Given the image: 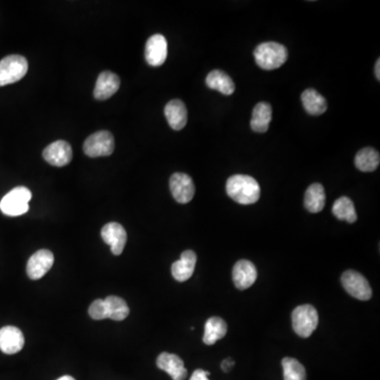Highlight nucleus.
<instances>
[{
    "label": "nucleus",
    "mask_w": 380,
    "mask_h": 380,
    "mask_svg": "<svg viewBox=\"0 0 380 380\" xmlns=\"http://www.w3.org/2000/svg\"><path fill=\"white\" fill-rule=\"evenodd\" d=\"M226 193L239 204H254L260 199V185L252 176L235 174L227 180Z\"/></svg>",
    "instance_id": "obj_1"
},
{
    "label": "nucleus",
    "mask_w": 380,
    "mask_h": 380,
    "mask_svg": "<svg viewBox=\"0 0 380 380\" xmlns=\"http://www.w3.org/2000/svg\"><path fill=\"white\" fill-rule=\"evenodd\" d=\"M211 375V373L204 370L198 369L193 372V375L190 377V380H209V376Z\"/></svg>",
    "instance_id": "obj_29"
},
{
    "label": "nucleus",
    "mask_w": 380,
    "mask_h": 380,
    "mask_svg": "<svg viewBox=\"0 0 380 380\" xmlns=\"http://www.w3.org/2000/svg\"><path fill=\"white\" fill-rule=\"evenodd\" d=\"M28 60L21 56H9L0 60V87L14 84L28 72Z\"/></svg>",
    "instance_id": "obj_5"
},
{
    "label": "nucleus",
    "mask_w": 380,
    "mask_h": 380,
    "mask_svg": "<svg viewBox=\"0 0 380 380\" xmlns=\"http://www.w3.org/2000/svg\"><path fill=\"white\" fill-rule=\"evenodd\" d=\"M258 273L256 266L248 260H240L235 264L233 270V280L237 289L244 291L250 289L256 282Z\"/></svg>",
    "instance_id": "obj_15"
},
{
    "label": "nucleus",
    "mask_w": 380,
    "mask_h": 380,
    "mask_svg": "<svg viewBox=\"0 0 380 380\" xmlns=\"http://www.w3.org/2000/svg\"><path fill=\"white\" fill-rule=\"evenodd\" d=\"M257 64L264 70H275L283 66L289 58V51L278 43H263L254 49Z\"/></svg>",
    "instance_id": "obj_2"
},
{
    "label": "nucleus",
    "mask_w": 380,
    "mask_h": 380,
    "mask_svg": "<svg viewBox=\"0 0 380 380\" xmlns=\"http://www.w3.org/2000/svg\"><path fill=\"white\" fill-rule=\"evenodd\" d=\"M32 199L30 189L23 186L12 189L0 202V211L10 217H17L29 211V202Z\"/></svg>",
    "instance_id": "obj_4"
},
{
    "label": "nucleus",
    "mask_w": 380,
    "mask_h": 380,
    "mask_svg": "<svg viewBox=\"0 0 380 380\" xmlns=\"http://www.w3.org/2000/svg\"><path fill=\"white\" fill-rule=\"evenodd\" d=\"M170 191L178 203L186 204L195 197V187L193 179L188 174L176 172L170 178Z\"/></svg>",
    "instance_id": "obj_8"
},
{
    "label": "nucleus",
    "mask_w": 380,
    "mask_h": 380,
    "mask_svg": "<svg viewBox=\"0 0 380 380\" xmlns=\"http://www.w3.org/2000/svg\"><path fill=\"white\" fill-rule=\"evenodd\" d=\"M342 283L346 293L358 300L368 301L372 297V289L368 280L355 270H346L342 274Z\"/></svg>",
    "instance_id": "obj_7"
},
{
    "label": "nucleus",
    "mask_w": 380,
    "mask_h": 380,
    "mask_svg": "<svg viewBox=\"0 0 380 380\" xmlns=\"http://www.w3.org/2000/svg\"><path fill=\"white\" fill-rule=\"evenodd\" d=\"M104 301H105L106 309H107L108 318L115 321H121L128 317L130 311H129L126 301L123 298L117 297V296H109Z\"/></svg>",
    "instance_id": "obj_25"
},
{
    "label": "nucleus",
    "mask_w": 380,
    "mask_h": 380,
    "mask_svg": "<svg viewBox=\"0 0 380 380\" xmlns=\"http://www.w3.org/2000/svg\"><path fill=\"white\" fill-rule=\"evenodd\" d=\"M56 380H75L74 379L72 376L66 375V376H62V377L58 378V379Z\"/></svg>",
    "instance_id": "obj_32"
},
{
    "label": "nucleus",
    "mask_w": 380,
    "mask_h": 380,
    "mask_svg": "<svg viewBox=\"0 0 380 380\" xmlns=\"http://www.w3.org/2000/svg\"><path fill=\"white\" fill-rule=\"evenodd\" d=\"M166 119L174 130H182L187 124V109L185 104L180 99H172L166 105Z\"/></svg>",
    "instance_id": "obj_18"
},
{
    "label": "nucleus",
    "mask_w": 380,
    "mask_h": 380,
    "mask_svg": "<svg viewBox=\"0 0 380 380\" xmlns=\"http://www.w3.org/2000/svg\"><path fill=\"white\" fill-rule=\"evenodd\" d=\"M84 152L90 158L108 156L115 152V138L109 131L93 133L84 143Z\"/></svg>",
    "instance_id": "obj_6"
},
{
    "label": "nucleus",
    "mask_w": 380,
    "mask_h": 380,
    "mask_svg": "<svg viewBox=\"0 0 380 380\" xmlns=\"http://www.w3.org/2000/svg\"><path fill=\"white\" fill-rule=\"evenodd\" d=\"M272 117H273V109L270 104L263 103V102L257 104L252 110L250 127L254 132H266L270 127Z\"/></svg>",
    "instance_id": "obj_19"
},
{
    "label": "nucleus",
    "mask_w": 380,
    "mask_h": 380,
    "mask_svg": "<svg viewBox=\"0 0 380 380\" xmlns=\"http://www.w3.org/2000/svg\"><path fill=\"white\" fill-rule=\"evenodd\" d=\"M325 205V190L321 184H311L305 195V206L311 213H320Z\"/></svg>",
    "instance_id": "obj_21"
},
{
    "label": "nucleus",
    "mask_w": 380,
    "mask_h": 380,
    "mask_svg": "<svg viewBox=\"0 0 380 380\" xmlns=\"http://www.w3.org/2000/svg\"><path fill=\"white\" fill-rule=\"evenodd\" d=\"M43 156L50 165L64 167L71 162L73 152L69 143L60 140L47 146Z\"/></svg>",
    "instance_id": "obj_9"
},
{
    "label": "nucleus",
    "mask_w": 380,
    "mask_h": 380,
    "mask_svg": "<svg viewBox=\"0 0 380 380\" xmlns=\"http://www.w3.org/2000/svg\"><path fill=\"white\" fill-rule=\"evenodd\" d=\"M226 333V322L220 317H211L205 323L203 342L207 346H213L220 339L224 338Z\"/></svg>",
    "instance_id": "obj_23"
},
{
    "label": "nucleus",
    "mask_w": 380,
    "mask_h": 380,
    "mask_svg": "<svg viewBox=\"0 0 380 380\" xmlns=\"http://www.w3.org/2000/svg\"><path fill=\"white\" fill-rule=\"evenodd\" d=\"M121 86L119 75L110 71H104L97 78V85L94 89V97L99 101H105L117 93Z\"/></svg>",
    "instance_id": "obj_16"
},
{
    "label": "nucleus",
    "mask_w": 380,
    "mask_h": 380,
    "mask_svg": "<svg viewBox=\"0 0 380 380\" xmlns=\"http://www.w3.org/2000/svg\"><path fill=\"white\" fill-rule=\"evenodd\" d=\"M158 369L165 371L172 380H185L187 377V370L184 366L181 357L170 353H162L156 359Z\"/></svg>",
    "instance_id": "obj_14"
},
{
    "label": "nucleus",
    "mask_w": 380,
    "mask_h": 380,
    "mask_svg": "<svg viewBox=\"0 0 380 380\" xmlns=\"http://www.w3.org/2000/svg\"><path fill=\"white\" fill-rule=\"evenodd\" d=\"M195 264H197V254L193 250H185L182 252L180 260L172 264V276L176 281H187L193 275Z\"/></svg>",
    "instance_id": "obj_17"
},
{
    "label": "nucleus",
    "mask_w": 380,
    "mask_h": 380,
    "mask_svg": "<svg viewBox=\"0 0 380 380\" xmlns=\"http://www.w3.org/2000/svg\"><path fill=\"white\" fill-rule=\"evenodd\" d=\"M292 322L294 331L298 336L309 338L318 326L319 316L317 309L311 305L296 307L292 314Z\"/></svg>",
    "instance_id": "obj_3"
},
{
    "label": "nucleus",
    "mask_w": 380,
    "mask_h": 380,
    "mask_svg": "<svg viewBox=\"0 0 380 380\" xmlns=\"http://www.w3.org/2000/svg\"><path fill=\"white\" fill-rule=\"evenodd\" d=\"M379 152L371 147H366L357 152L355 158V165L357 169L364 172L375 171L379 166Z\"/></svg>",
    "instance_id": "obj_24"
},
{
    "label": "nucleus",
    "mask_w": 380,
    "mask_h": 380,
    "mask_svg": "<svg viewBox=\"0 0 380 380\" xmlns=\"http://www.w3.org/2000/svg\"><path fill=\"white\" fill-rule=\"evenodd\" d=\"M281 364L284 380H307L305 366L295 358H283Z\"/></svg>",
    "instance_id": "obj_27"
},
{
    "label": "nucleus",
    "mask_w": 380,
    "mask_h": 380,
    "mask_svg": "<svg viewBox=\"0 0 380 380\" xmlns=\"http://www.w3.org/2000/svg\"><path fill=\"white\" fill-rule=\"evenodd\" d=\"M102 238L110 246L111 252L115 256H119L124 250L127 242V233L124 227L117 222L106 224L102 228Z\"/></svg>",
    "instance_id": "obj_12"
},
{
    "label": "nucleus",
    "mask_w": 380,
    "mask_h": 380,
    "mask_svg": "<svg viewBox=\"0 0 380 380\" xmlns=\"http://www.w3.org/2000/svg\"><path fill=\"white\" fill-rule=\"evenodd\" d=\"M206 85L211 89L217 90L224 95H232L236 89L234 80L220 70H213L207 75Z\"/></svg>",
    "instance_id": "obj_22"
},
{
    "label": "nucleus",
    "mask_w": 380,
    "mask_h": 380,
    "mask_svg": "<svg viewBox=\"0 0 380 380\" xmlns=\"http://www.w3.org/2000/svg\"><path fill=\"white\" fill-rule=\"evenodd\" d=\"M25 346V337L23 332L16 326L8 325L0 330V350L1 352L13 355L21 352Z\"/></svg>",
    "instance_id": "obj_13"
},
{
    "label": "nucleus",
    "mask_w": 380,
    "mask_h": 380,
    "mask_svg": "<svg viewBox=\"0 0 380 380\" xmlns=\"http://www.w3.org/2000/svg\"><path fill=\"white\" fill-rule=\"evenodd\" d=\"M54 263V254L51 250H40L35 252L27 264V274L32 280L44 277Z\"/></svg>",
    "instance_id": "obj_10"
},
{
    "label": "nucleus",
    "mask_w": 380,
    "mask_h": 380,
    "mask_svg": "<svg viewBox=\"0 0 380 380\" xmlns=\"http://www.w3.org/2000/svg\"><path fill=\"white\" fill-rule=\"evenodd\" d=\"M167 40L161 34L152 35L147 40L145 48V58L147 62L152 67H160L167 58Z\"/></svg>",
    "instance_id": "obj_11"
},
{
    "label": "nucleus",
    "mask_w": 380,
    "mask_h": 380,
    "mask_svg": "<svg viewBox=\"0 0 380 380\" xmlns=\"http://www.w3.org/2000/svg\"><path fill=\"white\" fill-rule=\"evenodd\" d=\"M235 366V361L232 358H227L221 364V368H222L223 371L229 372V370L232 369L233 366Z\"/></svg>",
    "instance_id": "obj_30"
},
{
    "label": "nucleus",
    "mask_w": 380,
    "mask_h": 380,
    "mask_svg": "<svg viewBox=\"0 0 380 380\" xmlns=\"http://www.w3.org/2000/svg\"><path fill=\"white\" fill-rule=\"evenodd\" d=\"M375 75L377 80H380V60H377L375 64Z\"/></svg>",
    "instance_id": "obj_31"
},
{
    "label": "nucleus",
    "mask_w": 380,
    "mask_h": 380,
    "mask_svg": "<svg viewBox=\"0 0 380 380\" xmlns=\"http://www.w3.org/2000/svg\"><path fill=\"white\" fill-rule=\"evenodd\" d=\"M332 211L339 220H344L348 223H355L357 221L355 206L352 200L348 197H342L336 200L333 205Z\"/></svg>",
    "instance_id": "obj_26"
},
{
    "label": "nucleus",
    "mask_w": 380,
    "mask_h": 380,
    "mask_svg": "<svg viewBox=\"0 0 380 380\" xmlns=\"http://www.w3.org/2000/svg\"><path fill=\"white\" fill-rule=\"evenodd\" d=\"M89 315L94 320H104L108 318L105 301L103 299L93 301L89 307Z\"/></svg>",
    "instance_id": "obj_28"
},
{
    "label": "nucleus",
    "mask_w": 380,
    "mask_h": 380,
    "mask_svg": "<svg viewBox=\"0 0 380 380\" xmlns=\"http://www.w3.org/2000/svg\"><path fill=\"white\" fill-rule=\"evenodd\" d=\"M303 107L309 115H321L328 109L324 97L315 89H307L301 95Z\"/></svg>",
    "instance_id": "obj_20"
}]
</instances>
